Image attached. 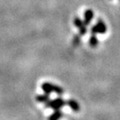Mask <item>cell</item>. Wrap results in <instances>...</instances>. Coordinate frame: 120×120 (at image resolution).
Wrapping results in <instances>:
<instances>
[{"mask_svg": "<svg viewBox=\"0 0 120 120\" xmlns=\"http://www.w3.org/2000/svg\"><path fill=\"white\" fill-rule=\"evenodd\" d=\"M66 104L70 107V109L74 112H79L80 111V105L78 104L76 101L74 100H69L68 101L66 102Z\"/></svg>", "mask_w": 120, "mask_h": 120, "instance_id": "obj_4", "label": "cell"}, {"mask_svg": "<svg viewBox=\"0 0 120 120\" xmlns=\"http://www.w3.org/2000/svg\"><path fill=\"white\" fill-rule=\"evenodd\" d=\"M49 99H50L49 94L46 93H45L44 94H41V95H38L37 97H36V100H37L38 102H41V103H46L48 101H49Z\"/></svg>", "mask_w": 120, "mask_h": 120, "instance_id": "obj_5", "label": "cell"}, {"mask_svg": "<svg viewBox=\"0 0 120 120\" xmlns=\"http://www.w3.org/2000/svg\"><path fill=\"white\" fill-rule=\"evenodd\" d=\"M62 116V112L60 111V110H56V112H54L53 114L51 116L49 117V119H52V120H56L60 119Z\"/></svg>", "mask_w": 120, "mask_h": 120, "instance_id": "obj_8", "label": "cell"}, {"mask_svg": "<svg viewBox=\"0 0 120 120\" xmlns=\"http://www.w3.org/2000/svg\"><path fill=\"white\" fill-rule=\"evenodd\" d=\"M96 26H97L98 29V34H105V32L107 31L106 24L101 20H99L98 21V23H96Z\"/></svg>", "mask_w": 120, "mask_h": 120, "instance_id": "obj_2", "label": "cell"}, {"mask_svg": "<svg viewBox=\"0 0 120 120\" xmlns=\"http://www.w3.org/2000/svg\"><path fill=\"white\" fill-rule=\"evenodd\" d=\"M65 105H66V102L62 99V98H58L56 99H54L52 101H48L45 103V107L46 108H50V109L56 110L60 109L62 106H64Z\"/></svg>", "mask_w": 120, "mask_h": 120, "instance_id": "obj_1", "label": "cell"}, {"mask_svg": "<svg viewBox=\"0 0 120 120\" xmlns=\"http://www.w3.org/2000/svg\"><path fill=\"white\" fill-rule=\"evenodd\" d=\"M52 85L53 84H52V83H48V82L44 83L41 85V88H42V90H44L45 93L50 94L52 92Z\"/></svg>", "mask_w": 120, "mask_h": 120, "instance_id": "obj_6", "label": "cell"}, {"mask_svg": "<svg viewBox=\"0 0 120 120\" xmlns=\"http://www.w3.org/2000/svg\"><path fill=\"white\" fill-rule=\"evenodd\" d=\"M91 34H98V29H97V26L95 25H94L92 27H91Z\"/></svg>", "mask_w": 120, "mask_h": 120, "instance_id": "obj_13", "label": "cell"}, {"mask_svg": "<svg viewBox=\"0 0 120 120\" xmlns=\"http://www.w3.org/2000/svg\"><path fill=\"white\" fill-rule=\"evenodd\" d=\"M89 44L91 47L94 48L98 45V38L96 37V34H92L91 37L90 38V40H89Z\"/></svg>", "mask_w": 120, "mask_h": 120, "instance_id": "obj_7", "label": "cell"}, {"mask_svg": "<svg viewBox=\"0 0 120 120\" xmlns=\"http://www.w3.org/2000/svg\"><path fill=\"white\" fill-rule=\"evenodd\" d=\"M80 41V37H79V36H75V37H74V38H73V45H75V46H76V45H79Z\"/></svg>", "mask_w": 120, "mask_h": 120, "instance_id": "obj_11", "label": "cell"}, {"mask_svg": "<svg viewBox=\"0 0 120 120\" xmlns=\"http://www.w3.org/2000/svg\"><path fill=\"white\" fill-rule=\"evenodd\" d=\"M74 25H75L76 27H78L79 29L81 28L82 27H83V26H86L84 22H83L80 17H76L75 19H74Z\"/></svg>", "mask_w": 120, "mask_h": 120, "instance_id": "obj_9", "label": "cell"}, {"mask_svg": "<svg viewBox=\"0 0 120 120\" xmlns=\"http://www.w3.org/2000/svg\"><path fill=\"white\" fill-rule=\"evenodd\" d=\"M93 17H94V12L92 10L88 9V10L85 12L84 13V20H83V22H84L86 26L90 24Z\"/></svg>", "mask_w": 120, "mask_h": 120, "instance_id": "obj_3", "label": "cell"}, {"mask_svg": "<svg viewBox=\"0 0 120 120\" xmlns=\"http://www.w3.org/2000/svg\"><path fill=\"white\" fill-rule=\"evenodd\" d=\"M52 92H55L57 94L59 95H61L63 94V89L62 87H59V86H56V85H52Z\"/></svg>", "mask_w": 120, "mask_h": 120, "instance_id": "obj_10", "label": "cell"}, {"mask_svg": "<svg viewBox=\"0 0 120 120\" xmlns=\"http://www.w3.org/2000/svg\"><path fill=\"white\" fill-rule=\"evenodd\" d=\"M86 33H87V27H86V26H83V27L80 28V34L81 35H84Z\"/></svg>", "mask_w": 120, "mask_h": 120, "instance_id": "obj_12", "label": "cell"}]
</instances>
